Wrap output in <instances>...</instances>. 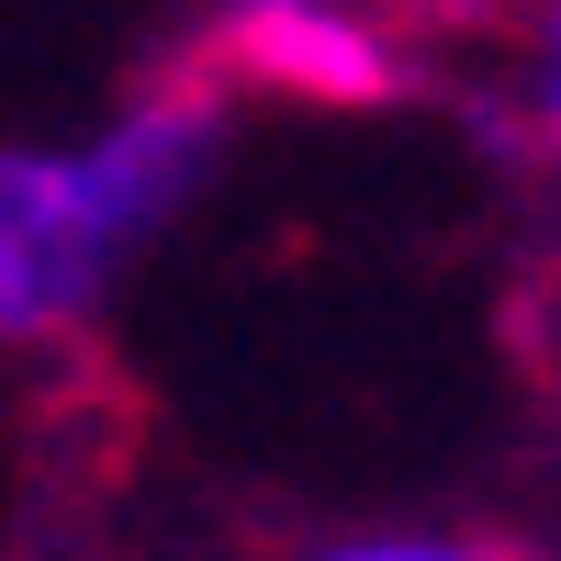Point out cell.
Returning a JSON list of instances; mask_svg holds the SVG:
<instances>
[{
	"label": "cell",
	"instance_id": "277c9868",
	"mask_svg": "<svg viewBox=\"0 0 561 561\" xmlns=\"http://www.w3.org/2000/svg\"><path fill=\"white\" fill-rule=\"evenodd\" d=\"M539 124H550V147H561V0L539 12Z\"/></svg>",
	"mask_w": 561,
	"mask_h": 561
},
{
	"label": "cell",
	"instance_id": "7a4b0ae2",
	"mask_svg": "<svg viewBox=\"0 0 561 561\" xmlns=\"http://www.w3.org/2000/svg\"><path fill=\"white\" fill-rule=\"evenodd\" d=\"M203 68L225 90H293V102H337V113H393L415 90L393 34H370L337 0H237L203 34Z\"/></svg>",
	"mask_w": 561,
	"mask_h": 561
},
{
	"label": "cell",
	"instance_id": "3957f363",
	"mask_svg": "<svg viewBox=\"0 0 561 561\" xmlns=\"http://www.w3.org/2000/svg\"><path fill=\"white\" fill-rule=\"evenodd\" d=\"M304 561H539L528 539H337V550H304Z\"/></svg>",
	"mask_w": 561,
	"mask_h": 561
},
{
	"label": "cell",
	"instance_id": "6da1fadb",
	"mask_svg": "<svg viewBox=\"0 0 561 561\" xmlns=\"http://www.w3.org/2000/svg\"><path fill=\"white\" fill-rule=\"evenodd\" d=\"M124 237L102 225V203H90V180L79 158H0V337H68V325L102 304V280H113Z\"/></svg>",
	"mask_w": 561,
	"mask_h": 561
},
{
	"label": "cell",
	"instance_id": "5b68a950",
	"mask_svg": "<svg viewBox=\"0 0 561 561\" xmlns=\"http://www.w3.org/2000/svg\"><path fill=\"white\" fill-rule=\"evenodd\" d=\"M460 12H472V0H460Z\"/></svg>",
	"mask_w": 561,
	"mask_h": 561
}]
</instances>
